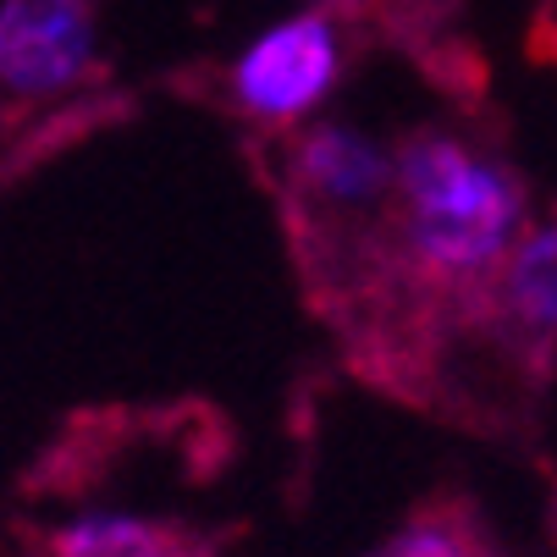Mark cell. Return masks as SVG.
Returning <instances> with one entry per match:
<instances>
[{"mask_svg":"<svg viewBox=\"0 0 557 557\" xmlns=\"http://www.w3.org/2000/svg\"><path fill=\"white\" fill-rule=\"evenodd\" d=\"M154 524L149 519H133V513H89L66 530L50 535V557H116L127 546H138Z\"/></svg>","mask_w":557,"mask_h":557,"instance_id":"obj_7","label":"cell"},{"mask_svg":"<svg viewBox=\"0 0 557 557\" xmlns=\"http://www.w3.org/2000/svg\"><path fill=\"white\" fill-rule=\"evenodd\" d=\"M370 557H492L463 513H414L404 530H392Z\"/></svg>","mask_w":557,"mask_h":557,"instance_id":"obj_6","label":"cell"},{"mask_svg":"<svg viewBox=\"0 0 557 557\" xmlns=\"http://www.w3.org/2000/svg\"><path fill=\"white\" fill-rule=\"evenodd\" d=\"M343 84V17L332 7H304L276 17L232 61V106L260 127H298Z\"/></svg>","mask_w":557,"mask_h":557,"instance_id":"obj_2","label":"cell"},{"mask_svg":"<svg viewBox=\"0 0 557 557\" xmlns=\"http://www.w3.org/2000/svg\"><path fill=\"white\" fill-rule=\"evenodd\" d=\"M392 244L397 265L431 293L481 287L524 232V183L497 154L458 133H414L392 149Z\"/></svg>","mask_w":557,"mask_h":557,"instance_id":"obj_1","label":"cell"},{"mask_svg":"<svg viewBox=\"0 0 557 557\" xmlns=\"http://www.w3.org/2000/svg\"><path fill=\"white\" fill-rule=\"evenodd\" d=\"M116 557H205L199 552V541H188V535H172V530H161L154 524L138 546H127V552H116Z\"/></svg>","mask_w":557,"mask_h":557,"instance_id":"obj_8","label":"cell"},{"mask_svg":"<svg viewBox=\"0 0 557 557\" xmlns=\"http://www.w3.org/2000/svg\"><path fill=\"white\" fill-rule=\"evenodd\" d=\"M497 304L524 337H557V221L513 237L497 265Z\"/></svg>","mask_w":557,"mask_h":557,"instance_id":"obj_5","label":"cell"},{"mask_svg":"<svg viewBox=\"0 0 557 557\" xmlns=\"http://www.w3.org/2000/svg\"><path fill=\"white\" fill-rule=\"evenodd\" d=\"M293 194L332 215H381L392 205V149L348 122H309L287 154Z\"/></svg>","mask_w":557,"mask_h":557,"instance_id":"obj_4","label":"cell"},{"mask_svg":"<svg viewBox=\"0 0 557 557\" xmlns=\"http://www.w3.org/2000/svg\"><path fill=\"white\" fill-rule=\"evenodd\" d=\"M100 61L95 0H0V89L12 100L72 95Z\"/></svg>","mask_w":557,"mask_h":557,"instance_id":"obj_3","label":"cell"}]
</instances>
